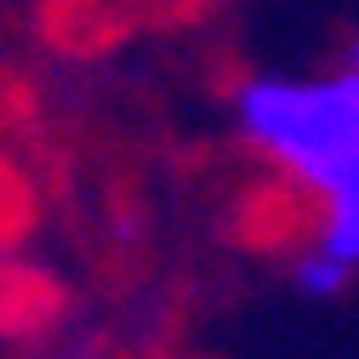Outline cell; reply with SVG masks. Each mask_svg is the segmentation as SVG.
Returning <instances> with one entry per match:
<instances>
[{"label": "cell", "mask_w": 359, "mask_h": 359, "mask_svg": "<svg viewBox=\"0 0 359 359\" xmlns=\"http://www.w3.org/2000/svg\"><path fill=\"white\" fill-rule=\"evenodd\" d=\"M240 137L325 211L359 205V74H257L234 92Z\"/></svg>", "instance_id": "cell-1"}, {"label": "cell", "mask_w": 359, "mask_h": 359, "mask_svg": "<svg viewBox=\"0 0 359 359\" xmlns=\"http://www.w3.org/2000/svg\"><path fill=\"white\" fill-rule=\"evenodd\" d=\"M348 274H353V268L337 262L325 245H313V251H302V257L291 262V285H297L302 297H337V291L348 285Z\"/></svg>", "instance_id": "cell-2"}, {"label": "cell", "mask_w": 359, "mask_h": 359, "mask_svg": "<svg viewBox=\"0 0 359 359\" xmlns=\"http://www.w3.org/2000/svg\"><path fill=\"white\" fill-rule=\"evenodd\" d=\"M313 245H325L337 262L359 268V205H348V211H325V222H320V240H313Z\"/></svg>", "instance_id": "cell-3"}, {"label": "cell", "mask_w": 359, "mask_h": 359, "mask_svg": "<svg viewBox=\"0 0 359 359\" xmlns=\"http://www.w3.org/2000/svg\"><path fill=\"white\" fill-rule=\"evenodd\" d=\"M348 69L359 74V40H353V46H348Z\"/></svg>", "instance_id": "cell-4"}]
</instances>
